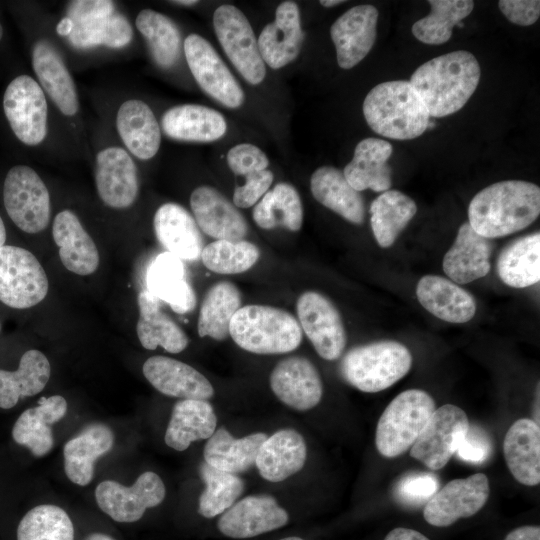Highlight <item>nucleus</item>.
I'll use <instances>...</instances> for the list:
<instances>
[{
    "label": "nucleus",
    "mask_w": 540,
    "mask_h": 540,
    "mask_svg": "<svg viewBox=\"0 0 540 540\" xmlns=\"http://www.w3.org/2000/svg\"><path fill=\"white\" fill-rule=\"evenodd\" d=\"M190 206L198 227L216 240H241L248 225L236 206L211 186H200L190 196Z\"/></svg>",
    "instance_id": "nucleus-21"
},
{
    "label": "nucleus",
    "mask_w": 540,
    "mask_h": 540,
    "mask_svg": "<svg viewBox=\"0 0 540 540\" xmlns=\"http://www.w3.org/2000/svg\"><path fill=\"white\" fill-rule=\"evenodd\" d=\"M146 283L152 295L178 314L191 312L196 306V295L186 278L182 260L168 252L159 254L151 262Z\"/></svg>",
    "instance_id": "nucleus-30"
},
{
    "label": "nucleus",
    "mask_w": 540,
    "mask_h": 540,
    "mask_svg": "<svg viewBox=\"0 0 540 540\" xmlns=\"http://www.w3.org/2000/svg\"><path fill=\"white\" fill-rule=\"evenodd\" d=\"M172 2L175 4L186 5V6L194 5L197 3V1L195 0H179V1H172Z\"/></svg>",
    "instance_id": "nucleus-61"
},
{
    "label": "nucleus",
    "mask_w": 540,
    "mask_h": 540,
    "mask_svg": "<svg viewBox=\"0 0 540 540\" xmlns=\"http://www.w3.org/2000/svg\"><path fill=\"white\" fill-rule=\"evenodd\" d=\"M498 6L510 22L520 26L532 25L540 16L538 0H500Z\"/></svg>",
    "instance_id": "nucleus-55"
},
{
    "label": "nucleus",
    "mask_w": 540,
    "mask_h": 540,
    "mask_svg": "<svg viewBox=\"0 0 540 540\" xmlns=\"http://www.w3.org/2000/svg\"><path fill=\"white\" fill-rule=\"evenodd\" d=\"M252 216L262 229L281 225L289 231H299L303 223V207L298 191L289 183H278L255 204Z\"/></svg>",
    "instance_id": "nucleus-45"
},
{
    "label": "nucleus",
    "mask_w": 540,
    "mask_h": 540,
    "mask_svg": "<svg viewBox=\"0 0 540 540\" xmlns=\"http://www.w3.org/2000/svg\"><path fill=\"white\" fill-rule=\"evenodd\" d=\"M378 14L373 5H357L332 24L330 35L341 68L356 66L370 52L376 40Z\"/></svg>",
    "instance_id": "nucleus-19"
},
{
    "label": "nucleus",
    "mask_w": 540,
    "mask_h": 540,
    "mask_svg": "<svg viewBox=\"0 0 540 540\" xmlns=\"http://www.w3.org/2000/svg\"><path fill=\"white\" fill-rule=\"evenodd\" d=\"M139 319L137 336L148 350L161 346L169 353L182 352L189 340L184 331L161 310L159 300L148 290L138 295Z\"/></svg>",
    "instance_id": "nucleus-38"
},
{
    "label": "nucleus",
    "mask_w": 540,
    "mask_h": 540,
    "mask_svg": "<svg viewBox=\"0 0 540 540\" xmlns=\"http://www.w3.org/2000/svg\"><path fill=\"white\" fill-rule=\"evenodd\" d=\"M417 212L416 203L398 190L380 194L370 206V224L375 240L388 248Z\"/></svg>",
    "instance_id": "nucleus-44"
},
{
    "label": "nucleus",
    "mask_w": 540,
    "mask_h": 540,
    "mask_svg": "<svg viewBox=\"0 0 540 540\" xmlns=\"http://www.w3.org/2000/svg\"><path fill=\"white\" fill-rule=\"evenodd\" d=\"M258 247L244 239L215 240L201 252L203 265L218 274H238L249 270L259 259Z\"/></svg>",
    "instance_id": "nucleus-50"
},
{
    "label": "nucleus",
    "mask_w": 540,
    "mask_h": 540,
    "mask_svg": "<svg viewBox=\"0 0 540 540\" xmlns=\"http://www.w3.org/2000/svg\"><path fill=\"white\" fill-rule=\"evenodd\" d=\"M439 481L432 473L416 472L402 477L395 486V496L406 506L426 504L438 491Z\"/></svg>",
    "instance_id": "nucleus-51"
},
{
    "label": "nucleus",
    "mask_w": 540,
    "mask_h": 540,
    "mask_svg": "<svg viewBox=\"0 0 540 540\" xmlns=\"http://www.w3.org/2000/svg\"><path fill=\"white\" fill-rule=\"evenodd\" d=\"M343 2L342 0H321L319 3L324 7H333Z\"/></svg>",
    "instance_id": "nucleus-60"
},
{
    "label": "nucleus",
    "mask_w": 540,
    "mask_h": 540,
    "mask_svg": "<svg viewBox=\"0 0 540 540\" xmlns=\"http://www.w3.org/2000/svg\"><path fill=\"white\" fill-rule=\"evenodd\" d=\"M245 178V184L237 187L233 194V204L239 208L255 205L270 188L274 176L271 171L263 170Z\"/></svg>",
    "instance_id": "nucleus-53"
},
{
    "label": "nucleus",
    "mask_w": 540,
    "mask_h": 540,
    "mask_svg": "<svg viewBox=\"0 0 540 540\" xmlns=\"http://www.w3.org/2000/svg\"><path fill=\"white\" fill-rule=\"evenodd\" d=\"M229 335L243 350L255 354H284L302 341V329L289 312L267 305H246L232 317Z\"/></svg>",
    "instance_id": "nucleus-4"
},
{
    "label": "nucleus",
    "mask_w": 540,
    "mask_h": 540,
    "mask_svg": "<svg viewBox=\"0 0 540 540\" xmlns=\"http://www.w3.org/2000/svg\"><path fill=\"white\" fill-rule=\"evenodd\" d=\"M6 241V230L3 223V220L0 216V247L4 246Z\"/></svg>",
    "instance_id": "nucleus-59"
},
{
    "label": "nucleus",
    "mask_w": 540,
    "mask_h": 540,
    "mask_svg": "<svg viewBox=\"0 0 540 540\" xmlns=\"http://www.w3.org/2000/svg\"><path fill=\"white\" fill-rule=\"evenodd\" d=\"M297 316L316 352L325 360L338 359L346 346V332L341 315L324 295L306 291L296 303Z\"/></svg>",
    "instance_id": "nucleus-14"
},
{
    "label": "nucleus",
    "mask_w": 540,
    "mask_h": 540,
    "mask_svg": "<svg viewBox=\"0 0 540 540\" xmlns=\"http://www.w3.org/2000/svg\"><path fill=\"white\" fill-rule=\"evenodd\" d=\"M116 126L122 141L136 157L147 160L158 152L160 128L154 113L143 101H125L117 112Z\"/></svg>",
    "instance_id": "nucleus-39"
},
{
    "label": "nucleus",
    "mask_w": 540,
    "mask_h": 540,
    "mask_svg": "<svg viewBox=\"0 0 540 540\" xmlns=\"http://www.w3.org/2000/svg\"><path fill=\"white\" fill-rule=\"evenodd\" d=\"M470 423L458 406L445 404L434 410L410 448V455L430 470L443 468L465 437Z\"/></svg>",
    "instance_id": "nucleus-11"
},
{
    "label": "nucleus",
    "mask_w": 540,
    "mask_h": 540,
    "mask_svg": "<svg viewBox=\"0 0 540 540\" xmlns=\"http://www.w3.org/2000/svg\"><path fill=\"white\" fill-rule=\"evenodd\" d=\"M384 540H429L422 533L405 527H397L391 530Z\"/></svg>",
    "instance_id": "nucleus-57"
},
{
    "label": "nucleus",
    "mask_w": 540,
    "mask_h": 540,
    "mask_svg": "<svg viewBox=\"0 0 540 540\" xmlns=\"http://www.w3.org/2000/svg\"><path fill=\"white\" fill-rule=\"evenodd\" d=\"M269 381L275 396L297 411L314 408L322 398L320 374L305 357L290 356L282 359L273 368Z\"/></svg>",
    "instance_id": "nucleus-18"
},
{
    "label": "nucleus",
    "mask_w": 540,
    "mask_h": 540,
    "mask_svg": "<svg viewBox=\"0 0 540 540\" xmlns=\"http://www.w3.org/2000/svg\"><path fill=\"white\" fill-rule=\"evenodd\" d=\"M227 162L235 174L244 177L266 170L269 164L266 154L257 146L249 143L232 147L227 153Z\"/></svg>",
    "instance_id": "nucleus-52"
},
{
    "label": "nucleus",
    "mask_w": 540,
    "mask_h": 540,
    "mask_svg": "<svg viewBox=\"0 0 540 540\" xmlns=\"http://www.w3.org/2000/svg\"><path fill=\"white\" fill-rule=\"evenodd\" d=\"M165 494L162 479L152 471L142 473L132 486L106 480L95 490L99 508L113 520L123 523L141 519L146 509L156 507L164 500Z\"/></svg>",
    "instance_id": "nucleus-13"
},
{
    "label": "nucleus",
    "mask_w": 540,
    "mask_h": 540,
    "mask_svg": "<svg viewBox=\"0 0 540 540\" xmlns=\"http://www.w3.org/2000/svg\"><path fill=\"white\" fill-rule=\"evenodd\" d=\"M497 272L508 286L525 288L540 280V233L535 232L509 244L498 257Z\"/></svg>",
    "instance_id": "nucleus-42"
},
{
    "label": "nucleus",
    "mask_w": 540,
    "mask_h": 540,
    "mask_svg": "<svg viewBox=\"0 0 540 540\" xmlns=\"http://www.w3.org/2000/svg\"><path fill=\"white\" fill-rule=\"evenodd\" d=\"M481 70L469 51H452L425 62L409 82L421 97L430 117L459 111L475 92Z\"/></svg>",
    "instance_id": "nucleus-2"
},
{
    "label": "nucleus",
    "mask_w": 540,
    "mask_h": 540,
    "mask_svg": "<svg viewBox=\"0 0 540 540\" xmlns=\"http://www.w3.org/2000/svg\"><path fill=\"white\" fill-rule=\"evenodd\" d=\"M32 65L41 86L67 116L78 111V98L74 81L60 54L46 40L35 43L32 52Z\"/></svg>",
    "instance_id": "nucleus-35"
},
{
    "label": "nucleus",
    "mask_w": 540,
    "mask_h": 540,
    "mask_svg": "<svg viewBox=\"0 0 540 540\" xmlns=\"http://www.w3.org/2000/svg\"><path fill=\"white\" fill-rule=\"evenodd\" d=\"M310 189L319 203L347 221L356 225L364 222V200L339 169L332 166L316 169L310 179Z\"/></svg>",
    "instance_id": "nucleus-37"
},
{
    "label": "nucleus",
    "mask_w": 540,
    "mask_h": 540,
    "mask_svg": "<svg viewBox=\"0 0 540 540\" xmlns=\"http://www.w3.org/2000/svg\"><path fill=\"white\" fill-rule=\"evenodd\" d=\"M205 484L199 497L198 513L213 518L230 508L244 491L243 480L234 473L219 470L205 461L199 466Z\"/></svg>",
    "instance_id": "nucleus-48"
},
{
    "label": "nucleus",
    "mask_w": 540,
    "mask_h": 540,
    "mask_svg": "<svg viewBox=\"0 0 540 540\" xmlns=\"http://www.w3.org/2000/svg\"><path fill=\"white\" fill-rule=\"evenodd\" d=\"M303 38L297 4L282 2L275 20L264 27L257 40L263 62L273 69L289 64L298 56Z\"/></svg>",
    "instance_id": "nucleus-23"
},
{
    "label": "nucleus",
    "mask_w": 540,
    "mask_h": 540,
    "mask_svg": "<svg viewBox=\"0 0 540 540\" xmlns=\"http://www.w3.org/2000/svg\"><path fill=\"white\" fill-rule=\"evenodd\" d=\"M84 540H115V539L104 533H92L88 535Z\"/></svg>",
    "instance_id": "nucleus-58"
},
{
    "label": "nucleus",
    "mask_w": 540,
    "mask_h": 540,
    "mask_svg": "<svg viewBox=\"0 0 540 540\" xmlns=\"http://www.w3.org/2000/svg\"><path fill=\"white\" fill-rule=\"evenodd\" d=\"M213 26L223 50L240 74L250 84L262 82L265 63L245 15L233 5H221L213 14Z\"/></svg>",
    "instance_id": "nucleus-10"
},
{
    "label": "nucleus",
    "mask_w": 540,
    "mask_h": 540,
    "mask_svg": "<svg viewBox=\"0 0 540 540\" xmlns=\"http://www.w3.org/2000/svg\"><path fill=\"white\" fill-rule=\"evenodd\" d=\"M148 382L160 393L181 399L208 400L214 395L209 380L192 366L166 356H152L142 367Z\"/></svg>",
    "instance_id": "nucleus-22"
},
{
    "label": "nucleus",
    "mask_w": 540,
    "mask_h": 540,
    "mask_svg": "<svg viewBox=\"0 0 540 540\" xmlns=\"http://www.w3.org/2000/svg\"><path fill=\"white\" fill-rule=\"evenodd\" d=\"M416 296L428 312L446 322L465 323L476 312L474 298L456 283L441 276H423L417 284Z\"/></svg>",
    "instance_id": "nucleus-31"
},
{
    "label": "nucleus",
    "mask_w": 540,
    "mask_h": 540,
    "mask_svg": "<svg viewBox=\"0 0 540 540\" xmlns=\"http://www.w3.org/2000/svg\"><path fill=\"white\" fill-rule=\"evenodd\" d=\"M52 235L59 248L60 260L67 270L81 276L97 270L98 249L72 211L63 210L55 216Z\"/></svg>",
    "instance_id": "nucleus-27"
},
{
    "label": "nucleus",
    "mask_w": 540,
    "mask_h": 540,
    "mask_svg": "<svg viewBox=\"0 0 540 540\" xmlns=\"http://www.w3.org/2000/svg\"><path fill=\"white\" fill-rule=\"evenodd\" d=\"M159 243L180 260L196 261L204 248L203 238L195 219L181 205H161L153 220Z\"/></svg>",
    "instance_id": "nucleus-25"
},
{
    "label": "nucleus",
    "mask_w": 540,
    "mask_h": 540,
    "mask_svg": "<svg viewBox=\"0 0 540 540\" xmlns=\"http://www.w3.org/2000/svg\"><path fill=\"white\" fill-rule=\"evenodd\" d=\"M66 412L64 397L54 395L40 398L37 406L25 410L16 420L12 429L14 441L27 447L35 456L47 454L53 447L51 426L61 420Z\"/></svg>",
    "instance_id": "nucleus-32"
},
{
    "label": "nucleus",
    "mask_w": 540,
    "mask_h": 540,
    "mask_svg": "<svg viewBox=\"0 0 540 540\" xmlns=\"http://www.w3.org/2000/svg\"><path fill=\"white\" fill-rule=\"evenodd\" d=\"M17 540H74V526L62 508L42 504L29 510L21 519Z\"/></svg>",
    "instance_id": "nucleus-49"
},
{
    "label": "nucleus",
    "mask_w": 540,
    "mask_h": 540,
    "mask_svg": "<svg viewBox=\"0 0 540 540\" xmlns=\"http://www.w3.org/2000/svg\"><path fill=\"white\" fill-rule=\"evenodd\" d=\"M281 540H303V539L297 536H290V537L283 538Z\"/></svg>",
    "instance_id": "nucleus-62"
},
{
    "label": "nucleus",
    "mask_w": 540,
    "mask_h": 540,
    "mask_svg": "<svg viewBox=\"0 0 540 540\" xmlns=\"http://www.w3.org/2000/svg\"><path fill=\"white\" fill-rule=\"evenodd\" d=\"M48 278L37 258L12 245L0 247V301L15 309L39 304L47 295Z\"/></svg>",
    "instance_id": "nucleus-9"
},
{
    "label": "nucleus",
    "mask_w": 540,
    "mask_h": 540,
    "mask_svg": "<svg viewBox=\"0 0 540 540\" xmlns=\"http://www.w3.org/2000/svg\"><path fill=\"white\" fill-rule=\"evenodd\" d=\"M430 13L417 20L412 33L420 42L429 45L446 43L454 26L466 18L474 8L471 0H429Z\"/></svg>",
    "instance_id": "nucleus-46"
},
{
    "label": "nucleus",
    "mask_w": 540,
    "mask_h": 540,
    "mask_svg": "<svg viewBox=\"0 0 540 540\" xmlns=\"http://www.w3.org/2000/svg\"><path fill=\"white\" fill-rule=\"evenodd\" d=\"M50 373V363L41 351H26L16 371L0 369V407L10 409L20 398L40 393L46 386Z\"/></svg>",
    "instance_id": "nucleus-41"
},
{
    "label": "nucleus",
    "mask_w": 540,
    "mask_h": 540,
    "mask_svg": "<svg viewBox=\"0 0 540 540\" xmlns=\"http://www.w3.org/2000/svg\"><path fill=\"white\" fill-rule=\"evenodd\" d=\"M136 27L146 39L150 52L158 65L173 66L178 60L181 36L176 24L167 16L144 9L136 17Z\"/></svg>",
    "instance_id": "nucleus-47"
},
{
    "label": "nucleus",
    "mask_w": 540,
    "mask_h": 540,
    "mask_svg": "<svg viewBox=\"0 0 540 540\" xmlns=\"http://www.w3.org/2000/svg\"><path fill=\"white\" fill-rule=\"evenodd\" d=\"M216 425V414L207 400L182 399L172 409L164 440L172 449L184 451L192 442L209 439Z\"/></svg>",
    "instance_id": "nucleus-36"
},
{
    "label": "nucleus",
    "mask_w": 540,
    "mask_h": 540,
    "mask_svg": "<svg viewBox=\"0 0 540 540\" xmlns=\"http://www.w3.org/2000/svg\"><path fill=\"white\" fill-rule=\"evenodd\" d=\"M540 213V188L523 180H505L479 191L468 208L469 225L493 239L531 225Z\"/></svg>",
    "instance_id": "nucleus-1"
},
{
    "label": "nucleus",
    "mask_w": 540,
    "mask_h": 540,
    "mask_svg": "<svg viewBox=\"0 0 540 540\" xmlns=\"http://www.w3.org/2000/svg\"><path fill=\"white\" fill-rule=\"evenodd\" d=\"M184 53L192 75L201 89L229 108L244 101V92L212 45L197 34L184 41Z\"/></svg>",
    "instance_id": "nucleus-15"
},
{
    "label": "nucleus",
    "mask_w": 540,
    "mask_h": 540,
    "mask_svg": "<svg viewBox=\"0 0 540 540\" xmlns=\"http://www.w3.org/2000/svg\"><path fill=\"white\" fill-rule=\"evenodd\" d=\"M504 458L513 477L523 485L540 482V428L532 419L516 420L503 442Z\"/></svg>",
    "instance_id": "nucleus-29"
},
{
    "label": "nucleus",
    "mask_w": 540,
    "mask_h": 540,
    "mask_svg": "<svg viewBox=\"0 0 540 540\" xmlns=\"http://www.w3.org/2000/svg\"><path fill=\"white\" fill-rule=\"evenodd\" d=\"M490 494L489 480L483 473L448 482L428 500L423 510L427 523L447 527L482 509Z\"/></svg>",
    "instance_id": "nucleus-16"
},
{
    "label": "nucleus",
    "mask_w": 540,
    "mask_h": 540,
    "mask_svg": "<svg viewBox=\"0 0 540 540\" xmlns=\"http://www.w3.org/2000/svg\"><path fill=\"white\" fill-rule=\"evenodd\" d=\"M267 437L265 433L258 432L235 438L227 429L220 427L204 446V461L226 472H244L255 465L258 451Z\"/></svg>",
    "instance_id": "nucleus-40"
},
{
    "label": "nucleus",
    "mask_w": 540,
    "mask_h": 540,
    "mask_svg": "<svg viewBox=\"0 0 540 540\" xmlns=\"http://www.w3.org/2000/svg\"><path fill=\"white\" fill-rule=\"evenodd\" d=\"M95 180L100 199L109 207L127 208L137 197V168L122 148L109 147L98 153Z\"/></svg>",
    "instance_id": "nucleus-20"
},
{
    "label": "nucleus",
    "mask_w": 540,
    "mask_h": 540,
    "mask_svg": "<svg viewBox=\"0 0 540 540\" xmlns=\"http://www.w3.org/2000/svg\"><path fill=\"white\" fill-rule=\"evenodd\" d=\"M241 304V293L235 284L229 281L213 284L200 307L197 323L199 336L225 340L229 336L230 321L242 307Z\"/></svg>",
    "instance_id": "nucleus-43"
},
{
    "label": "nucleus",
    "mask_w": 540,
    "mask_h": 540,
    "mask_svg": "<svg viewBox=\"0 0 540 540\" xmlns=\"http://www.w3.org/2000/svg\"><path fill=\"white\" fill-rule=\"evenodd\" d=\"M409 349L396 341H379L350 349L340 363L344 380L362 392L385 390L410 370Z\"/></svg>",
    "instance_id": "nucleus-6"
},
{
    "label": "nucleus",
    "mask_w": 540,
    "mask_h": 540,
    "mask_svg": "<svg viewBox=\"0 0 540 540\" xmlns=\"http://www.w3.org/2000/svg\"><path fill=\"white\" fill-rule=\"evenodd\" d=\"M433 398L420 389L398 394L385 408L377 423L375 445L386 458L406 452L417 440L435 410Z\"/></svg>",
    "instance_id": "nucleus-7"
},
{
    "label": "nucleus",
    "mask_w": 540,
    "mask_h": 540,
    "mask_svg": "<svg viewBox=\"0 0 540 540\" xmlns=\"http://www.w3.org/2000/svg\"><path fill=\"white\" fill-rule=\"evenodd\" d=\"M491 451L492 444L485 431L477 426H469L456 454L463 461L482 463L489 457Z\"/></svg>",
    "instance_id": "nucleus-54"
},
{
    "label": "nucleus",
    "mask_w": 540,
    "mask_h": 540,
    "mask_svg": "<svg viewBox=\"0 0 540 540\" xmlns=\"http://www.w3.org/2000/svg\"><path fill=\"white\" fill-rule=\"evenodd\" d=\"M2 36H3V28H2V25L0 24V40H1Z\"/></svg>",
    "instance_id": "nucleus-63"
},
{
    "label": "nucleus",
    "mask_w": 540,
    "mask_h": 540,
    "mask_svg": "<svg viewBox=\"0 0 540 540\" xmlns=\"http://www.w3.org/2000/svg\"><path fill=\"white\" fill-rule=\"evenodd\" d=\"M57 32L80 49L100 45L121 48L133 35L128 20L116 12L114 3L108 0L71 1L66 16L57 25Z\"/></svg>",
    "instance_id": "nucleus-5"
},
{
    "label": "nucleus",
    "mask_w": 540,
    "mask_h": 540,
    "mask_svg": "<svg viewBox=\"0 0 540 540\" xmlns=\"http://www.w3.org/2000/svg\"><path fill=\"white\" fill-rule=\"evenodd\" d=\"M505 540H540L539 526H521L512 530Z\"/></svg>",
    "instance_id": "nucleus-56"
},
{
    "label": "nucleus",
    "mask_w": 540,
    "mask_h": 540,
    "mask_svg": "<svg viewBox=\"0 0 540 540\" xmlns=\"http://www.w3.org/2000/svg\"><path fill=\"white\" fill-rule=\"evenodd\" d=\"M5 209L22 231L35 234L50 221V196L39 175L26 165L12 167L3 186Z\"/></svg>",
    "instance_id": "nucleus-8"
},
{
    "label": "nucleus",
    "mask_w": 540,
    "mask_h": 540,
    "mask_svg": "<svg viewBox=\"0 0 540 540\" xmlns=\"http://www.w3.org/2000/svg\"><path fill=\"white\" fill-rule=\"evenodd\" d=\"M306 458L303 436L294 429H281L262 443L255 465L265 480L281 482L300 471Z\"/></svg>",
    "instance_id": "nucleus-28"
},
{
    "label": "nucleus",
    "mask_w": 540,
    "mask_h": 540,
    "mask_svg": "<svg viewBox=\"0 0 540 540\" xmlns=\"http://www.w3.org/2000/svg\"><path fill=\"white\" fill-rule=\"evenodd\" d=\"M164 133L173 139L190 142H212L227 129L218 111L197 104H183L168 109L162 116Z\"/></svg>",
    "instance_id": "nucleus-34"
},
{
    "label": "nucleus",
    "mask_w": 540,
    "mask_h": 540,
    "mask_svg": "<svg viewBox=\"0 0 540 540\" xmlns=\"http://www.w3.org/2000/svg\"><path fill=\"white\" fill-rule=\"evenodd\" d=\"M113 443L114 434L108 426L94 423L85 427L64 446V469L68 479L79 486L88 485L93 478L95 461L110 451Z\"/></svg>",
    "instance_id": "nucleus-33"
},
{
    "label": "nucleus",
    "mask_w": 540,
    "mask_h": 540,
    "mask_svg": "<svg viewBox=\"0 0 540 540\" xmlns=\"http://www.w3.org/2000/svg\"><path fill=\"white\" fill-rule=\"evenodd\" d=\"M3 108L21 142L35 146L44 140L47 102L41 86L32 77L20 75L10 82L3 96Z\"/></svg>",
    "instance_id": "nucleus-12"
},
{
    "label": "nucleus",
    "mask_w": 540,
    "mask_h": 540,
    "mask_svg": "<svg viewBox=\"0 0 540 540\" xmlns=\"http://www.w3.org/2000/svg\"><path fill=\"white\" fill-rule=\"evenodd\" d=\"M363 114L377 134L394 140H410L422 135L430 115L409 81L382 82L373 87L363 102Z\"/></svg>",
    "instance_id": "nucleus-3"
},
{
    "label": "nucleus",
    "mask_w": 540,
    "mask_h": 540,
    "mask_svg": "<svg viewBox=\"0 0 540 540\" xmlns=\"http://www.w3.org/2000/svg\"><path fill=\"white\" fill-rule=\"evenodd\" d=\"M392 145L383 139L365 138L354 150L352 160L345 166L343 174L348 183L358 192L371 189L385 192L392 185V169L388 159Z\"/></svg>",
    "instance_id": "nucleus-26"
},
{
    "label": "nucleus",
    "mask_w": 540,
    "mask_h": 540,
    "mask_svg": "<svg viewBox=\"0 0 540 540\" xmlns=\"http://www.w3.org/2000/svg\"><path fill=\"white\" fill-rule=\"evenodd\" d=\"M287 511L270 495H250L235 502L218 519L219 531L230 538L258 536L288 523Z\"/></svg>",
    "instance_id": "nucleus-17"
},
{
    "label": "nucleus",
    "mask_w": 540,
    "mask_h": 540,
    "mask_svg": "<svg viewBox=\"0 0 540 540\" xmlns=\"http://www.w3.org/2000/svg\"><path fill=\"white\" fill-rule=\"evenodd\" d=\"M492 239L478 234L469 223L460 226L455 241L443 259L445 274L456 284H467L490 271Z\"/></svg>",
    "instance_id": "nucleus-24"
}]
</instances>
